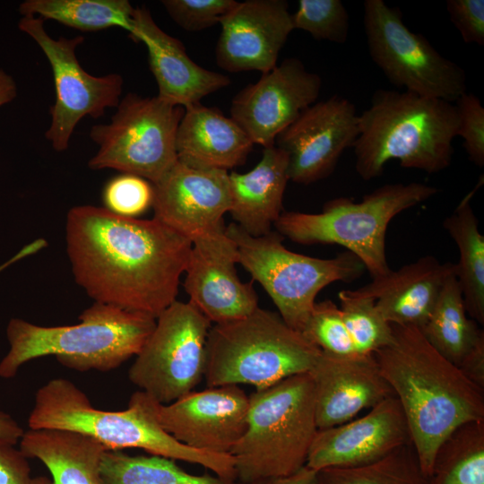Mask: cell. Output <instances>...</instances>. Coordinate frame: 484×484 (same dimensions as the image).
<instances>
[{
  "label": "cell",
  "instance_id": "6da1fadb",
  "mask_svg": "<svg viewBox=\"0 0 484 484\" xmlns=\"http://www.w3.org/2000/svg\"><path fill=\"white\" fill-rule=\"evenodd\" d=\"M75 281L95 302L157 318L177 300L192 242L161 221L78 205L65 223Z\"/></svg>",
  "mask_w": 484,
  "mask_h": 484
},
{
  "label": "cell",
  "instance_id": "7a4b0ae2",
  "mask_svg": "<svg viewBox=\"0 0 484 484\" xmlns=\"http://www.w3.org/2000/svg\"><path fill=\"white\" fill-rule=\"evenodd\" d=\"M393 340L373 354L398 399L419 467L428 478L440 444L456 428L484 420V389L469 380L412 325L392 324Z\"/></svg>",
  "mask_w": 484,
  "mask_h": 484
},
{
  "label": "cell",
  "instance_id": "3957f363",
  "mask_svg": "<svg viewBox=\"0 0 484 484\" xmlns=\"http://www.w3.org/2000/svg\"><path fill=\"white\" fill-rule=\"evenodd\" d=\"M458 125L453 102L377 89L369 108L359 116V134L352 147L355 169L362 179L371 180L396 159L402 168L440 172L452 163Z\"/></svg>",
  "mask_w": 484,
  "mask_h": 484
},
{
  "label": "cell",
  "instance_id": "277c9868",
  "mask_svg": "<svg viewBox=\"0 0 484 484\" xmlns=\"http://www.w3.org/2000/svg\"><path fill=\"white\" fill-rule=\"evenodd\" d=\"M28 426L85 435L108 450L140 448L152 455L197 463L226 480H237L231 454L206 453L177 441L157 423L142 391L132 394L126 410L107 411L92 406L70 380L54 378L37 391Z\"/></svg>",
  "mask_w": 484,
  "mask_h": 484
},
{
  "label": "cell",
  "instance_id": "5b68a950",
  "mask_svg": "<svg viewBox=\"0 0 484 484\" xmlns=\"http://www.w3.org/2000/svg\"><path fill=\"white\" fill-rule=\"evenodd\" d=\"M80 323L41 326L13 318L6 328L9 350L0 361V377L13 378L26 362L54 355L79 372H108L136 356L152 333L156 318L94 302Z\"/></svg>",
  "mask_w": 484,
  "mask_h": 484
},
{
  "label": "cell",
  "instance_id": "8992f818",
  "mask_svg": "<svg viewBox=\"0 0 484 484\" xmlns=\"http://www.w3.org/2000/svg\"><path fill=\"white\" fill-rule=\"evenodd\" d=\"M248 399L246 428L230 453L237 480L256 484L306 466L318 430L309 372L256 389Z\"/></svg>",
  "mask_w": 484,
  "mask_h": 484
},
{
  "label": "cell",
  "instance_id": "52a82bcc",
  "mask_svg": "<svg viewBox=\"0 0 484 484\" xmlns=\"http://www.w3.org/2000/svg\"><path fill=\"white\" fill-rule=\"evenodd\" d=\"M320 353L279 313L258 307L245 317L210 328L203 378L208 387L248 384L263 389L309 372Z\"/></svg>",
  "mask_w": 484,
  "mask_h": 484
},
{
  "label": "cell",
  "instance_id": "ba28073f",
  "mask_svg": "<svg viewBox=\"0 0 484 484\" xmlns=\"http://www.w3.org/2000/svg\"><path fill=\"white\" fill-rule=\"evenodd\" d=\"M438 193L420 182L385 184L359 203L347 197L326 202L319 213L282 212L274 223L279 234L303 244H337L356 255L372 279L388 273L385 236L393 218Z\"/></svg>",
  "mask_w": 484,
  "mask_h": 484
},
{
  "label": "cell",
  "instance_id": "9c48e42d",
  "mask_svg": "<svg viewBox=\"0 0 484 484\" xmlns=\"http://www.w3.org/2000/svg\"><path fill=\"white\" fill-rule=\"evenodd\" d=\"M226 233L237 246L238 263L264 289L283 321L300 333L321 290L335 281H352L366 270L349 251L328 259L291 252L278 232L253 237L232 222Z\"/></svg>",
  "mask_w": 484,
  "mask_h": 484
},
{
  "label": "cell",
  "instance_id": "30bf717a",
  "mask_svg": "<svg viewBox=\"0 0 484 484\" xmlns=\"http://www.w3.org/2000/svg\"><path fill=\"white\" fill-rule=\"evenodd\" d=\"M183 114L184 108L158 96L126 94L109 123L91 128L99 150L89 168L112 169L155 184L177 161L176 137Z\"/></svg>",
  "mask_w": 484,
  "mask_h": 484
},
{
  "label": "cell",
  "instance_id": "8fae6325",
  "mask_svg": "<svg viewBox=\"0 0 484 484\" xmlns=\"http://www.w3.org/2000/svg\"><path fill=\"white\" fill-rule=\"evenodd\" d=\"M363 7L369 55L392 84L453 103L466 92L465 71L409 30L398 7L383 0H366Z\"/></svg>",
  "mask_w": 484,
  "mask_h": 484
},
{
  "label": "cell",
  "instance_id": "7c38bea8",
  "mask_svg": "<svg viewBox=\"0 0 484 484\" xmlns=\"http://www.w3.org/2000/svg\"><path fill=\"white\" fill-rule=\"evenodd\" d=\"M211 322L190 302L174 301L129 368V380L161 404L192 392L204 376Z\"/></svg>",
  "mask_w": 484,
  "mask_h": 484
},
{
  "label": "cell",
  "instance_id": "4fadbf2b",
  "mask_svg": "<svg viewBox=\"0 0 484 484\" xmlns=\"http://www.w3.org/2000/svg\"><path fill=\"white\" fill-rule=\"evenodd\" d=\"M18 28L38 44L51 65L56 97L45 137L55 151H64L83 117L97 119L107 108L117 107L123 77L118 73L94 76L87 73L76 56L77 48L84 41L81 35L53 39L45 30L44 20L38 17H22Z\"/></svg>",
  "mask_w": 484,
  "mask_h": 484
},
{
  "label": "cell",
  "instance_id": "5bb4252c",
  "mask_svg": "<svg viewBox=\"0 0 484 484\" xmlns=\"http://www.w3.org/2000/svg\"><path fill=\"white\" fill-rule=\"evenodd\" d=\"M143 396L164 431L199 451L230 454L246 428L249 399L237 385L192 391L169 404L157 402L144 392Z\"/></svg>",
  "mask_w": 484,
  "mask_h": 484
},
{
  "label": "cell",
  "instance_id": "9a60e30c",
  "mask_svg": "<svg viewBox=\"0 0 484 484\" xmlns=\"http://www.w3.org/2000/svg\"><path fill=\"white\" fill-rule=\"evenodd\" d=\"M359 134V116L348 99L334 95L304 109L276 137L288 156L289 179L309 185L329 177Z\"/></svg>",
  "mask_w": 484,
  "mask_h": 484
},
{
  "label": "cell",
  "instance_id": "2e32d148",
  "mask_svg": "<svg viewBox=\"0 0 484 484\" xmlns=\"http://www.w3.org/2000/svg\"><path fill=\"white\" fill-rule=\"evenodd\" d=\"M321 87V77L308 72L301 60L284 59L234 96L231 118L254 144L274 145L277 135L315 103Z\"/></svg>",
  "mask_w": 484,
  "mask_h": 484
},
{
  "label": "cell",
  "instance_id": "e0dca14e",
  "mask_svg": "<svg viewBox=\"0 0 484 484\" xmlns=\"http://www.w3.org/2000/svg\"><path fill=\"white\" fill-rule=\"evenodd\" d=\"M152 187L154 218L192 243L226 229L223 215L230 209L228 171L177 160Z\"/></svg>",
  "mask_w": 484,
  "mask_h": 484
},
{
  "label": "cell",
  "instance_id": "ac0fdd59",
  "mask_svg": "<svg viewBox=\"0 0 484 484\" xmlns=\"http://www.w3.org/2000/svg\"><path fill=\"white\" fill-rule=\"evenodd\" d=\"M235 242L224 230L194 240L186 267L184 289L189 301L211 323L245 317L258 307L253 281L242 282Z\"/></svg>",
  "mask_w": 484,
  "mask_h": 484
},
{
  "label": "cell",
  "instance_id": "d6986e66",
  "mask_svg": "<svg viewBox=\"0 0 484 484\" xmlns=\"http://www.w3.org/2000/svg\"><path fill=\"white\" fill-rule=\"evenodd\" d=\"M411 443L409 427L395 396H391L355 420L318 429L306 466L318 471L376 462Z\"/></svg>",
  "mask_w": 484,
  "mask_h": 484
},
{
  "label": "cell",
  "instance_id": "ffe728a7",
  "mask_svg": "<svg viewBox=\"0 0 484 484\" xmlns=\"http://www.w3.org/2000/svg\"><path fill=\"white\" fill-rule=\"evenodd\" d=\"M220 23L216 62L230 73L272 70L294 30L285 0L238 2Z\"/></svg>",
  "mask_w": 484,
  "mask_h": 484
},
{
  "label": "cell",
  "instance_id": "44dd1931",
  "mask_svg": "<svg viewBox=\"0 0 484 484\" xmlns=\"http://www.w3.org/2000/svg\"><path fill=\"white\" fill-rule=\"evenodd\" d=\"M309 374L318 429L350 421L362 410L394 396L373 353L335 355L321 350Z\"/></svg>",
  "mask_w": 484,
  "mask_h": 484
},
{
  "label": "cell",
  "instance_id": "7402d4cb",
  "mask_svg": "<svg viewBox=\"0 0 484 484\" xmlns=\"http://www.w3.org/2000/svg\"><path fill=\"white\" fill-rule=\"evenodd\" d=\"M129 38L146 46L157 96L170 104L185 108L230 83L229 77L195 64L183 43L162 30L146 7L134 9Z\"/></svg>",
  "mask_w": 484,
  "mask_h": 484
},
{
  "label": "cell",
  "instance_id": "603a6c76",
  "mask_svg": "<svg viewBox=\"0 0 484 484\" xmlns=\"http://www.w3.org/2000/svg\"><path fill=\"white\" fill-rule=\"evenodd\" d=\"M454 272L455 264L441 263L428 255L373 279L354 292L375 299L377 310L389 324L421 329L432 313L445 280Z\"/></svg>",
  "mask_w": 484,
  "mask_h": 484
},
{
  "label": "cell",
  "instance_id": "cb8c5ba5",
  "mask_svg": "<svg viewBox=\"0 0 484 484\" xmlns=\"http://www.w3.org/2000/svg\"><path fill=\"white\" fill-rule=\"evenodd\" d=\"M253 145L245 131L218 108L201 103L184 108L176 137L178 160L228 171L245 163Z\"/></svg>",
  "mask_w": 484,
  "mask_h": 484
},
{
  "label": "cell",
  "instance_id": "d4e9b609",
  "mask_svg": "<svg viewBox=\"0 0 484 484\" xmlns=\"http://www.w3.org/2000/svg\"><path fill=\"white\" fill-rule=\"evenodd\" d=\"M288 156L275 145L264 147L259 163L249 172L229 174V212L235 223L253 237L272 231L282 213Z\"/></svg>",
  "mask_w": 484,
  "mask_h": 484
},
{
  "label": "cell",
  "instance_id": "484cf974",
  "mask_svg": "<svg viewBox=\"0 0 484 484\" xmlns=\"http://www.w3.org/2000/svg\"><path fill=\"white\" fill-rule=\"evenodd\" d=\"M20 450L48 469L53 484H102L99 466L108 449L92 437L59 429H29L20 440Z\"/></svg>",
  "mask_w": 484,
  "mask_h": 484
},
{
  "label": "cell",
  "instance_id": "4316f807",
  "mask_svg": "<svg viewBox=\"0 0 484 484\" xmlns=\"http://www.w3.org/2000/svg\"><path fill=\"white\" fill-rule=\"evenodd\" d=\"M482 183L481 176L443 223L459 251L456 278L466 313L480 324H484V237L471 202Z\"/></svg>",
  "mask_w": 484,
  "mask_h": 484
},
{
  "label": "cell",
  "instance_id": "83f0119b",
  "mask_svg": "<svg viewBox=\"0 0 484 484\" xmlns=\"http://www.w3.org/2000/svg\"><path fill=\"white\" fill-rule=\"evenodd\" d=\"M427 341L456 367L484 338L477 322L468 318L456 273L445 280L432 313L419 329Z\"/></svg>",
  "mask_w": 484,
  "mask_h": 484
},
{
  "label": "cell",
  "instance_id": "f1b7e54d",
  "mask_svg": "<svg viewBox=\"0 0 484 484\" xmlns=\"http://www.w3.org/2000/svg\"><path fill=\"white\" fill-rule=\"evenodd\" d=\"M134 7L127 0H26L19 5L22 17L53 20L82 30L133 28Z\"/></svg>",
  "mask_w": 484,
  "mask_h": 484
},
{
  "label": "cell",
  "instance_id": "f546056e",
  "mask_svg": "<svg viewBox=\"0 0 484 484\" xmlns=\"http://www.w3.org/2000/svg\"><path fill=\"white\" fill-rule=\"evenodd\" d=\"M102 484H246L212 476L194 475L175 460L158 455H129L122 450H106L101 457Z\"/></svg>",
  "mask_w": 484,
  "mask_h": 484
},
{
  "label": "cell",
  "instance_id": "4dcf8cb0",
  "mask_svg": "<svg viewBox=\"0 0 484 484\" xmlns=\"http://www.w3.org/2000/svg\"><path fill=\"white\" fill-rule=\"evenodd\" d=\"M428 484H484V420L462 424L446 436Z\"/></svg>",
  "mask_w": 484,
  "mask_h": 484
},
{
  "label": "cell",
  "instance_id": "1f68e13d",
  "mask_svg": "<svg viewBox=\"0 0 484 484\" xmlns=\"http://www.w3.org/2000/svg\"><path fill=\"white\" fill-rule=\"evenodd\" d=\"M317 472L318 484H428L412 443L385 457L360 466L325 468Z\"/></svg>",
  "mask_w": 484,
  "mask_h": 484
},
{
  "label": "cell",
  "instance_id": "d6a6232c",
  "mask_svg": "<svg viewBox=\"0 0 484 484\" xmlns=\"http://www.w3.org/2000/svg\"><path fill=\"white\" fill-rule=\"evenodd\" d=\"M338 297L343 321L358 353H374L391 343L392 324L381 315L375 299L346 290Z\"/></svg>",
  "mask_w": 484,
  "mask_h": 484
},
{
  "label": "cell",
  "instance_id": "836d02e7",
  "mask_svg": "<svg viewBox=\"0 0 484 484\" xmlns=\"http://www.w3.org/2000/svg\"><path fill=\"white\" fill-rule=\"evenodd\" d=\"M293 29L307 31L317 40L344 43L350 28V17L341 0H299L291 13Z\"/></svg>",
  "mask_w": 484,
  "mask_h": 484
},
{
  "label": "cell",
  "instance_id": "e575fe53",
  "mask_svg": "<svg viewBox=\"0 0 484 484\" xmlns=\"http://www.w3.org/2000/svg\"><path fill=\"white\" fill-rule=\"evenodd\" d=\"M302 333L323 351L335 355L358 353L340 307L330 299L315 303Z\"/></svg>",
  "mask_w": 484,
  "mask_h": 484
},
{
  "label": "cell",
  "instance_id": "d590c367",
  "mask_svg": "<svg viewBox=\"0 0 484 484\" xmlns=\"http://www.w3.org/2000/svg\"><path fill=\"white\" fill-rule=\"evenodd\" d=\"M153 200V187L146 179L123 174L105 186L103 201L106 209L124 217L134 218L143 213Z\"/></svg>",
  "mask_w": 484,
  "mask_h": 484
},
{
  "label": "cell",
  "instance_id": "8d00e7d4",
  "mask_svg": "<svg viewBox=\"0 0 484 484\" xmlns=\"http://www.w3.org/2000/svg\"><path fill=\"white\" fill-rule=\"evenodd\" d=\"M234 0H163L162 5L170 18L186 31L210 28L238 4Z\"/></svg>",
  "mask_w": 484,
  "mask_h": 484
},
{
  "label": "cell",
  "instance_id": "74e56055",
  "mask_svg": "<svg viewBox=\"0 0 484 484\" xmlns=\"http://www.w3.org/2000/svg\"><path fill=\"white\" fill-rule=\"evenodd\" d=\"M454 103L459 120L457 136L463 139L462 146L469 160L481 168L484 166V108L475 94L467 91Z\"/></svg>",
  "mask_w": 484,
  "mask_h": 484
},
{
  "label": "cell",
  "instance_id": "f35d334b",
  "mask_svg": "<svg viewBox=\"0 0 484 484\" xmlns=\"http://www.w3.org/2000/svg\"><path fill=\"white\" fill-rule=\"evenodd\" d=\"M446 9L465 43L484 46L483 0H447Z\"/></svg>",
  "mask_w": 484,
  "mask_h": 484
},
{
  "label": "cell",
  "instance_id": "ab89813d",
  "mask_svg": "<svg viewBox=\"0 0 484 484\" xmlns=\"http://www.w3.org/2000/svg\"><path fill=\"white\" fill-rule=\"evenodd\" d=\"M27 459L14 445L0 439V484H31Z\"/></svg>",
  "mask_w": 484,
  "mask_h": 484
},
{
  "label": "cell",
  "instance_id": "60d3db41",
  "mask_svg": "<svg viewBox=\"0 0 484 484\" xmlns=\"http://www.w3.org/2000/svg\"><path fill=\"white\" fill-rule=\"evenodd\" d=\"M457 367L469 380L484 389V338L465 355Z\"/></svg>",
  "mask_w": 484,
  "mask_h": 484
},
{
  "label": "cell",
  "instance_id": "b9f144b4",
  "mask_svg": "<svg viewBox=\"0 0 484 484\" xmlns=\"http://www.w3.org/2000/svg\"><path fill=\"white\" fill-rule=\"evenodd\" d=\"M24 429L8 413L0 411V439L12 445L20 442L24 434Z\"/></svg>",
  "mask_w": 484,
  "mask_h": 484
},
{
  "label": "cell",
  "instance_id": "7bdbcfd3",
  "mask_svg": "<svg viewBox=\"0 0 484 484\" xmlns=\"http://www.w3.org/2000/svg\"><path fill=\"white\" fill-rule=\"evenodd\" d=\"M256 484H318L317 472L304 466L292 475L269 479Z\"/></svg>",
  "mask_w": 484,
  "mask_h": 484
},
{
  "label": "cell",
  "instance_id": "ee69618b",
  "mask_svg": "<svg viewBox=\"0 0 484 484\" xmlns=\"http://www.w3.org/2000/svg\"><path fill=\"white\" fill-rule=\"evenodd\" d=\"M17 96V85L13 77L0 69V108L11 101Z\"/></svg>",
  "mask_w": 484,
  "mask_h": 484
},
{
  "label": "cell",
  "instance_id": "f6af8a7d",
  "mask_svg": "<svg viewBox=\"0 0 484 484\" xmlns=\"http://www.w3.org/2000/svg\"><path fill=\"white\" fill-rule=\"evenodd\" d=\"M31 484H53L52 480L47 477L40 476L33 478L31 480Z\"/></svg>",
  "mask_w": 484,
  "mask_h": 484
},
{
  "label": "cell",
  "instance_id": "bcb514c9",
  "mask_svg": "<svg viewBox=\"0 0 484 484\" xmlns=\"http://www.w3.org/2000/svg\"><path fill=\"white\" fill-rule=\"evenodd\" d=\"M13 260H14L13 258V259L11 258L9 261H7V262H5L4 264H2V265L0 266V272H1L2 270H4V268H6L8 265H10V264H12L13 263H14L15 261H13Z\"/></svg>",
  "mask_w": 484,
  "mask_h": 484
}]
</instances>
